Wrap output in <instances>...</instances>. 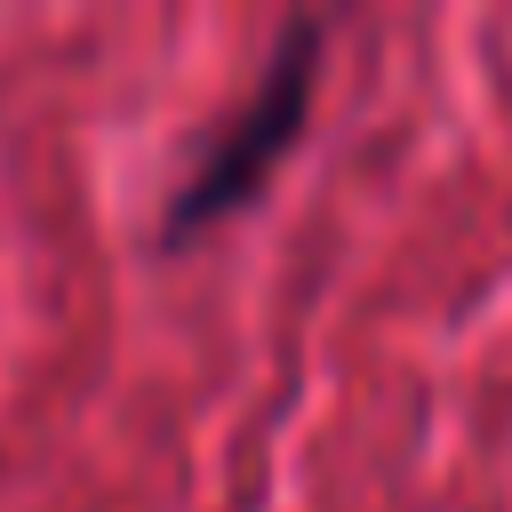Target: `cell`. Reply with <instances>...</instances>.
<instances>
[{
  "label": "cell",
  "instance_id": "cell-1",
  "mask_svg": "<svg viewBox=\"0 0 512 512\" xmlns=\"http://www.w3.org/2000/svg\"><path fill=\"white\" fill-rule=\"evenodd\" d=\"M312 72H320V24L304 16V24H288V32H280L264 88L232 112V128L200 152V168H192V176H184V192L168 200V240H184V232H200V224L232 216V208L272 176V160L296 144L304 112H312Z\"/></svg>",
  "mask_w": 512,
  "mask_h": 512
}]
</instances>
